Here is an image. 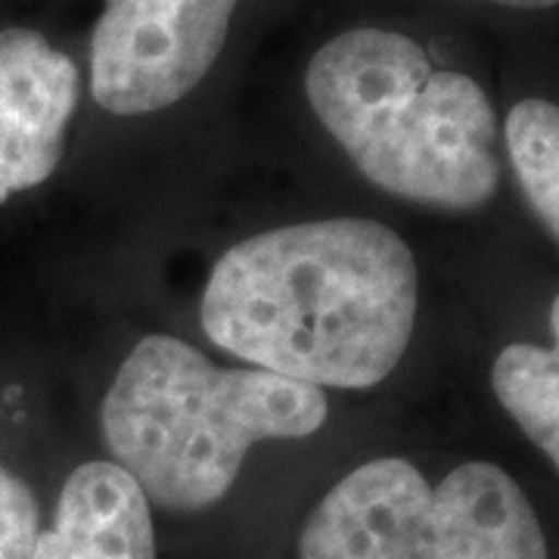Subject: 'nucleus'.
<instances>
[{
    "label": "nucleus",
    "mask_w": 559,
    "mask_h": 559,
    "mask_svg": "<svg viewBox=\"0 0 559 559\" xmlns=\"http://www.w3.org/2000/svg\"><path fill=\"white\" fill-rule=\"evenodd\" d=\"M503 143L532 212L559 242V103H516L503 121Z\"/></svg>",
    "instance_id": "1a4fd4ad"
},
{
    "label": "nucleus",
    "mask_w": 559,
    "mask_h": 559,
    "mask_svg": "<svg viewBox=\"0 0 559 559\" xmlns=\"http://www.w3.org/2000/svg\"><path fill=\"white\" fill-rule=\"evenodd\" d=\"M419 308L411 246L370 218L274 227L230 246L202 293L205 336L246 364L318 389L380 385Z\"/></svg>",
    "instance_id": "f257e3e1"
},
{
    "label": "nucleus",
    "mask_w": 559,
    "mask_h": 559,
    "mask_svg": "<svg viewBox=\"0 0 559 559\" xmlns=\"http://www.w3.org/2000/svg\"><path fill=\"white\" fill-rule=\"evenodd\" d=\"M32 559H156L150 500L119 463H81L62 485Z\"/></svg>",
    "instance_id": "0eeeda50"
},
{
    "label": "nucleus",
    "mask_w": 559,
    "mask_h": 559,
    "mask_svg": "<svg viewBox=\"0 0 559 559\" xmlns=\"http://www.w3.org/2000/svg\"><path fill=\"white\" fill-rule=\"evenodd\" d=\"M485 3H498V7H510V10H550V7H559V0H485Z\"/></svg>",
    "instance_id": "9b49d317"
},
{
    "label": "nucleus",
    "mask_w": 559,
    "mask_h": 559,
    "mask_svg": "<svg viewBox=\"0 0 559 559\" xmlns=\"http://www.w3.org/2000/svg\"><path fill=\"white\" fill-rule=\"evenodd\" d=\"M40 535L35 491L0 463V559H32Z\"/></svg>",
    "instance_id": "9d476101"
},
{
    "label": "nucleus",
    "mask_w": 559,
    "mask_h": 559,
    "mask_svg": "<svg viewBox=\"0 0 559 559\" xmlns=\"http://www.w3.org/2000/svg\"><path fill=\"white\" fill-rule=\"evenodd\" d=\"M305 94L358 171L399 200L476 212L500 187L498 112L479 81L414 38L360 25L305 69Z\"/></svg>",
    "instance_id": "f03ea898"
},
{
    "label": "nucleus",
    "mask_w": 559,
    "mask_h": 559,
    "mask_svg": "<svg viewBox=\"0 0 559 559\" xmlns=\"http://www.w3.org/2000/svg\"><path fill=\"white\" fill-rule=\"evenodd\" d=\"M299 559H550L528 495L507 469L469 460L429 485L411 460L352 469L314 507Z\"/></svg>",
    "instance_id": "20e7f679"
},
{
    "label": "nucleus",
    "mask_w": 559,
    "mask_h": 559,
    "mask_svg": "<svg viewBox=\"0 0 559 559\" xmlns=\"http://www.w3.org/2000/svg\"><path fill=\"white\" fill-rule=\"evenodd\" d=\"M79 106V66L32 28H0V205L53 178Z\"/></svg>",
    "instance_id": "423d86ee"
},
{
    "label": "nucleus",
    "mask_w": 559,
    "mask_h": 559,
    "mask_svg": "<svg viewBox=\"0 0 559 559\" xmlns=\"http://www.w3.org/2000/svg\"><path fill=\"white\" fill-rule=\"evenodd\" d=\"M326 417L330 399L318 385L218 367L190 342L153 333L106 389L100 432L150 503L200 513L234 488L252 444L308 439Z\"/></svg>",
    "instance_id": "7ed1b4c3"
},
{
    "label": "nucleus",
    "mask_w": 559,
    "mask_h": 559,
    "mask_svg": "<svg viewBox=\"0 0 559 559\" xmlns=\"http://www.w3.org/2000/svg\"><path fill=\"white\" fill-rule=\"evenodd\" d=\"M550 345L513 342L491 364L500 407L559 473V296L550 305Z\"/></svg>",
    "instance_id": "6e6552de"
},
{
    "label": "nucleus",
    "mask_w": 559,
    "mask_h": 559,
    "mask_svg": "<svg viewBox=\"0 0 559 559\" xmlns=\"http://www.w3.org/2000/svg\"><path fill=\"white\" fill-rule=\"evenodd\" d=\"M240 0H106L91 40V94L112 116L180 103L218 62Z\"/></svg>",
    "instance_id": "39448f33"
}]
</instances>
